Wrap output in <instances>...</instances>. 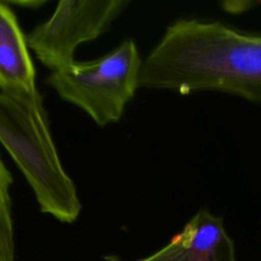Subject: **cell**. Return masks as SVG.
<instances>
[{
  "label": "cell",
  "mask_w": 261,
  "mask_h": 261,
  "mask_svg": "<svg viewBox=\"0 0 261 261\" xmlns=\"http://www.w3.org/2000/svg\"><path fill=\"white\" fill-rule=\"evenodd\" d=\"M138 87L186 95L221 91L261 104V35L180 18L142 62Z\"/></svg>",
  "instance_id": "6da1fadb"
},
{
  "label": "cell",
  "mask_w": 261,
  "mask_h": 261,
  "mask_svg": "<svg viewBox=\"0 0 261 261\" xmlns=\"http://www.w3.org/2000/svg\"><path fill=\"white\" fill-rule=\"evenodd\" d=\"M0 142L31 185L42 212L73 222L82 205L59 160L40 93L0 92Z\"/></svg>",
  "instance_id": "7a4b0ae2"
},
{
  "label": "cell",
  "mask_w": 261,
  "mask_h": 261,
  "mask_svg": "<svg viewBox=\"0 0 261 261\" xmlns=\"http://www.w3.org/2000/svg\"><path fill=\"white\" fill-rule=\"evenodd\" d=\"M141 65L136 44L127 40L96 60L73 61L52 71L47 82L102 126L121 117L138 88Z\"/></svg>",
  "instance_id": "3957f363"
},
{
  "label": "cell",
  "mask_w": 261,
  "mask_h": 261,
  "mask_svg": "<svg viewBox=\"0 0 261 261\" xmlns=\"http://www.w3.org/2000/svg\"><path fill=\"white\" fill-rule=\"evenodd\" d=\"M127 5L123 0L59 1L54 13L27 38V44L52 71L71 64L74 49L96 39Z\"/></svg>",
  "instance_id": "277c9868"
},
{
  "label": "cell",
  "mask_w": 261,
  "mask_h": 261,
  "mask_svg": "<svg viewBox=\"0 0 261 261\" xmlns=\"http://www.w3.org/2000/svg\"><path fill=\"white\" fill-rule=\"evenodd\" d=\"M139 261H237V258L222 219L201 209L166 246Z\"/></svg>",
  "instance_id": "5b68a950"
},
{
  "label": "cell",
  "mask_w": 261,
  "mask_h": 261,
  "mask_svg": "<svg viewBox=\"0 0 261 261\" xmlns=\"http://www.w3.org/2000/svg\"><path fill=\"white\" fill-rule=\"evenodd\" d=\"M0 90L35 95V68L14 13L0 2Z\"/></svg>",
  "instance_id": "8992f818"
},
{
  "label": "cell",
  "mask_w": 261,
  "mask_h": 261,
  "mask_svg": "<svg viewBox=\"0 0 261 261\" xmlns=\"http://www.w3.org/2000/svg\"><path fill=\"white\" fill-rule=\"evenodd\" d=\"M12 176L0 158V261H14V241L9 188Z\"/></svg>",
  "instance_id": "52a82bcc"
}]
</instances>
